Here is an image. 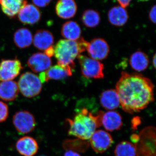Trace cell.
<instances>
[{"label":"cell","mask_w":156,"mask_h":156,"mask_svg":"<svg viewBox=\"0 0 156 156\" xmlns=\"http://www.w3.org/2000/svg\"><path fill=\"white\" fill-rule=\"evenodd\" d=\"M17 84L21 94L25 97H35L42 91V84L39 77L32 73L21 75Z\"/></svg>","instance_id":"277c9868"},{"label":"cell","mask_w":156,"mask_h":156,"mask_svg":"<svg viewBox=\"0 0 156 156\" xmlns=\"http://www.w3.org/2000/svg\"><path fill=\"white\" fill-rule=\"evenodd\" d=\"M81 32L80 27L75 21H67L62 27V36L66 40L77 41L81 38Z\"/></svg>","instance_id":"44dd1931"},{"label":"cell","mask_w":156,"mask_h":156,"mask_svg":"<svg viewBox=\"0 0 156 156\" xmlns=\"http://www.w3.org/2000/svg\"><path fill=\"white\" fill-rule=\"evenodd\" d=\"M16 148L23 156H34L39 150L37 142L33 137L24 136L20 138L16 143Z\"/></svg>","instance_id":"7c38bea8"},{"label":"cell","mask_w":156,"mask_h":156,"mask_svg":"<svg viewBox=\"0 0 156 156\" xmlns=\"http://www.w3.org/2000/svg\"><path fill=\"white\" fill-rule=\"evenodd\" d=\"M104 113L98 112L94 115L87 108H83L76 115L73 119H68V134L82 140L90 139L96 128L101 126Z\"/></svg>","instance_id":"7a4b0ae2"},{"label":"cell","mask_w":156,"mask_h":156,"mask_svg":"<svg viewBox=\"0 0 156 156\" xmlns=\"http://www.w3.org/2000/svg\"><path fill=\"white\" fill-rule=\"evenodd\" d=\"M17 17L20 21L23 24L33 25L41 20V13L37 6L27 3L20 11Z\"/></svg>","instance_id":"30bf717a"},{"label":"cell","mask_w":156,"mask_h":156,"mask_svg":"<svg viewBox=\"0 0 156 156\" xmlns=\"http://www.w3.org/2000/svg\"><path fill=\"white\" fill-rule=\"evenodd\" d=\"M9 115V107L6 103L0 101V123L5 122Z\"/></svg>","instance_id":"484cf974"},{"label":"cell","mask_w":156,"mask_h":156,"mask_svg":"<svg viewBox=\"0 0 156 156\" xmlns=\"http://www.w3.org/2000/svg\"><path fill=\"white\" fill-rule=\"evenodd\" d=\"M120 5V6L126 9L130 5L132 0H116Z\"/></svg>","instance_id":"f1b7e54d"},{"label":"cell","mask_w":156,"mask_h":156,"mask_svg":"<svg viewBox=\"0 0 156 156\" xmlns=\"http://www.w3.org/2000/svg\"><path fill=\"white\" fill-rule=\"evenodd\" d=\"M64 156H81L78 153L72 150L66 151L65 153Z\"/></svg>","instance_id":"4dcf8cb0"},{"label":"cell","mask_w":156,"mask_h":156,"mask_svg":"<svg viewBox=\"0 0 156 156\" xmlns=\"http://www.w3.org/2000/svg\"><path fill=\"white\" fill-rule=\"evenodd\" d=\"M34 46L41 50H45L53 46L54 38L53 34L47 30H39L36 32L33 38Z\"/></svg>","instance_id":"9a60e30c"},{"label":"cell","mask_w":156,"mask_h":156,"mask_svg":"<svg viewBox=\"0 0 156 156\" xmlns=\"http://www.w3.org/2000/svg\"><path fill=\"white\" fill-rule=\"evenodd\" d=\"M130 64L133 69L137 72L144 71L147 68L149 63L147 55L141 51H136L131 55Z\"/></svg>","instance_id":"603a6c76"},{"label":"cell","mask_w":156,"mask_h":156,"mask_svg":"<svg viewBox=\"0 0 156 156\" xmlns=\"http://www.w3.org/2000/svg\"><path fill=\"white\" fill-rule=\"evenodd\" d=\"M108 21L117 27L123 26L128 21L129 16L126 9L120 6H115L108 11Z\"/></svg>","instance_id":"d6986e66"},{"label":"cell","mask_w":156,"mask_h":156,"mask_svg":"<svg viewBox=\"0 0 156 156\" xmlns=\"http://www.w3.org/2000/svg\"><path fill=\"white\" fill-rule=\"evenodd\" d=\"M137 1H140V2H145L150 1V0H137Z\"/></svg>","instance_id":"d6a6232c"},{"label":"cell","mask_w":156,"mask_h":156,"mask_svg":"<svg viewBox=\"0 0 156 156\" xmlns=\"http://www.w3.org/2000/svg\"><path fill=\"white\" fill-rule=\"evenodd\" d=\"M12 121L16 130L21 134L30 133L36 126L33 115L27 111L17 112L13 116Z\"/></svg>","instance_id":"8992f818"},{"label":"cell","mask_w":156,"mask_h":156,"mask_svg":"<svg viewBox=\"0 0 156 156\" xmlns=\"http://www.w3.org/2000/svg\"></svg>","instance_id":"836d02e7"},{"label":"cell","mask_w":156,"mask_h":156,"mask_svg":"<svg viewBox=\"0 0 156 156\" xmlns=\"http://www.w3.org/2000/svg\"><path fill=\"white\" fill-rule=\"evenodd\" d=\"M100 101L101 106L109 110L118 108L120 105L119 98L115 89H108L102 92L101 95Z\"/></svg>","instance_id":"ffe728a7"},{"label":"cell","mask_w":156,"mask_h":156,"mask_svg":"<svg viewBox=\"0 0 156 156\" xmlns=\"http://www.w3.org/2000/svg\"><path fill=\"white\" fill-rule=\"evenodd\" d=\"M18 84L15 81H2L0 83V98L7 101H13L19 93Z\"/></svg>","instance_id":"ac0fdd59"},{"label":"cell","mask_w":156,"mask_h":156,"mask_svg":"<svg viewBox=\"0 0 156 156\" xmlns=\"http://www.w3.org/2000/svg\"><path fill=\"white\" fill-rule=\"evenodd\" d=\"M27 65L34 72H43L51 67L52 61L50 57L45 53H34L28 58Z\"/></svg>","instance_id":"8fae6325"},{"label":"cell","mask_w":156,"mask_h":156,"mask_svg":"<svg viewBox=\"0 0 156 156\" xmlns=\"http://www.w3.org/2000/svg\"><path fill=\"white\" fill-rule=\"evenodd\" d=\"M22 69L21 62L17 58L3 59L0 65V82L14 80Z\"/></svg>","instance_id":"52a82bcc"},{"label":"cell","mask_w":156,"mask_h":156,"mask_svg":"<svg viewBox=\"0 0 156 156\" xmlns=\"http://www.w3.org/2000/svg\"><path fill=\"white\" fill-rule=\"evenodd\" d=\"M82 21L87 27L94 28L100 23V14L95 10L91 9L86 10L82 15Z\"/></svg>","instance_id":"cb8c5ba5"},{"label":"cell","mask_w":156,"mask_h":156,"mask_svg":"<svg viewBox=\"0 0 156 156\" xmlns=\"http://www.w3.org/2000/svg\"><path fill=\"white\" fill-rule=\"evenodd\" d=\"M77 57L82 75L84 77L93 79L104 77V66L100 61L81 54Z\"/></svg>","instance_id":"5b68a950"},{"label":"cell","mask_w":156,"mask_h":156,"mask_svg":"<svg viewBox=\"0 0 156 156\" xmlns=\"http://www.w3.org/2000/svg\"><path fill=\"white\" fill-rule=\"evenodd\" d=\"M34 5L39 8H44L48 6L52 0H32Z\"/></svg>","instance_id":"4316f807"},{"label":"cell","mask_w":156,"mask_h":156,"mask_svg":"<svg viewBox=\"0 0 156 156\" xmlns=\"http://www.w3.org/2000/svg\"><path fill=\"white\" fill-rule=\"evenodd\" d=\"M122 125V119L118 112L110 111L103 114L101 125L107 131H113L119 130Z\"/></svg>","instance_id":"2e32d148"},{"label":"cell","mask_w":156,"mask_h":156,"mask_svg":"<svg viewBox=\"0 0 156 156\" xmlns=\"http://www.w3.org/2000/svg\"><path fill=\"white\" fill-rule=\"evenodd\" d=\"M72 75V72L57 64L50 67L47 70L41 73L39 78L42 83L51 80H62Z\"/></svg>","instance_id":"5bb4252c"},{"label":"cell","mask_w":156,"mask_h":156,"mask_svg":"<svg viewBox=\"0 0 156 156\" xmlns=\"http://www.w3.org/2000/svg\"><path fill=\"white\" fill-rule=\"evenodd\" d=\"M87 50L91 58L99 61L105 59L108 56L109 47L103 39L95 38L89 42Z\"/></svg>","instance_id":"9c48e42d"},{"label":"cell","mask_w":156,"mask_h":156,"mask_svg":"<svg viewBox=\"0 0 156 156\" xmlns=\"http://www.w3.org/2000/svg\"><path fill=\"white\" fill-rule=\"evenodd\" d=\"M57 16L63 19H69L75 16L77 6L75 0H58L55 6Z\"/></svg>","instance_id":"4fadbf2b"},{"label":"cell","mask_w":156,"mask_h":156,"mask_svg":"<svg viewBox=\"0 0 156 156\" xmlns=\"http://www.w3.org/2000/svg\"><path fill=\"white\" fill-rule=\"evenodd\" d=\"M27 3L26 0H0L2 11L10 18L17 17L20 11Z\"/></svg>","instance_id":"e0dca14e"},{"label":"cell","mask_w":156,"mask_h":156,"mask_svg":"<svg viewBox=\"0 0 156 156\" xmlns=\"http://www.w3.org/2000/svg\"><path fill=\"white\" fill-rule=\"evenodd\" d=\"M114 153L115 156H136V148L131 143L123 141L117 144Z\"/></svg>","instance_id":"d4e9b609"},{"label":"cell","mask_w":156,"mask_h":156,"mask_svg":"<svg viewBox=\"0 0 156 156\" xmlns=\"http://www.w3.org/2000/svg\"><path fill=\"white\" fill-rule=\"evenodd\" d=\"M89 42L80 38L76 41L66 39L59 40L54 48L57 64L72 72L74 60L82 52L87 50Z\"/></svg>","instance_id":"3957f363"},{"label":"cell","mask_w":156,"mask_h":156,"mask_svg":"<svg viewBox=\"0 0 156 156\" xmlns=\"http://www.w3.org/2000/svg\"><path fill=\"white\" fill-rule=\"evenodd\" d=\"M44 53L50 57L53 56L54 54V48L53 46L45 50Z\"/></svg>","instance_id":"f546056e"},{"label":"cell","mask_w":156,"mask_h":156,"mask_svg":"<svg viewBox=\"0 0 156 156\" xmlns=\"http://www.w3.org/2000/svg\"><path fill=\"white\" fill-rule=\"evenodd\" d=\"M156 6L154 5L152 7L149 12V18L151 21L153 23H156Z\"/></svg>","instance_id":"83f0119b"},{"label":"cell","mask_w":156,"mask_h":156,"mask_svg":"<svg viewBox=\"0 0 156 156\" xmlns=\"http://www.w3.org/2000/svg\"><path fill=\"white\" fill-rule=\"evenodd\" d=\"M154 89L148 78L140 74L122 72L115 90L123 110L133 114L146 108L153 101Z\"/></svg>","instance_id":"6da1fadb"},{"label":"cell","mask_w":156,"mask_h":156,"mask_svg":"<svg viewBox=\"0 0 156 156\" xmlns=\"http://www.w3.org/2000/svg\"><path fill=\"white\" fill-rule=\"evenodd\" d=\"M156 55L154 54V55L153 58V65L154 67H156Z\"/></svg>","instance_id":"1f68e13d"},{"label":"cell","mask_w":156,"mask_h":156,"mask_svg":"<svg viewBox=\"0 0 156 156\" xmlns=\"http://www.w3.org/2000/svg\"><path fill=\"white\" fill-rule=\"evenodd\" d=\"M89 140L91 147L97 153H103L113 142L111 134L102 130L95 131Z\"/></svg>","instance_id":"ba28073f"},{"label":"cell","mask_w":156,"mask_h":156,"mask_svg":"<svg viewBox=\"0 0 156 156\" xmlns=\"http://www.w3.org/2000/svg\"><path fill=\"white\" fill-rule=\"evenodd\" d=\"M33 37L30 31L26 28H20L14 34V44L18 48L24 49L30 47L32 43Z\"/></svg>","instance_id":"7402d4cb"}]
</instances>
